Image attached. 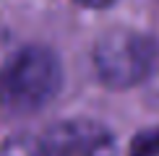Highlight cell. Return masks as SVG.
<instances>
[{"instance_id":"6da1fadb","label":"cell","mask_w":159,"mask_h":156,"mask_svg":"<svg viewBox=\"0 0 159 156\" xmlns=\"http://www.w3.org/2000/svg\"><path fill=\"white\" fill-rule=\"evenodd\" d=\"M63 83L57 55L47 47H21L0 68V104L11 112H37L55 99Z\"/></svg>"},{"instance_id":"7a4b0ae2","label":"cell","mask_w":159,"mask_h":156,"mask_svg":"<svg viewBox=\"0 0 159 156\" xmlns=\"http://www.w3.org/2000/svg\"><path fill=\"white\" fill-rule=\"evenodd\" d=\"M157 47L149 37L130 29H112L94 44L91 63L99 81L110 89H130L151 73Z\"/></svg>"},{"instance_id":"3957f363","label":"cell","mask_w":159,"mask_h":156,"mask_svg":"<svg viewBox=\"0 0 159 156\" xmlns=\"http://www.w3.org/2000/svg\"><path fill=\"white\" fill-rule=\"evenodd\" d=\"M37 143L39 156H117L115 135L94 120L57 122Z\"/></svg>"},{"instance_id":"277c9868","label":"cell","mask_w":159,"mask_h":156,"mask_svg":"<svg viewBox=\"0 0 159 156\" xmlns=\"http://www.w3.org/2000/svg\"><path fill=\"white\" fill-rule=\"evenodd\" d=\"M130 156H159V128H146L133 135L128 148Z\"/></svg>"},{"instance_id":"5b68a950","label":"cell","mask_w":159,"mask_h":156,"mask_svg":"<svg viewBox=\"0 0 159 156\" xmlns=\"http://www.w3.org/2000/svg\"><path fill=\"white\" fill-rule=\"evenodd\" d=\"M0 156H39V143L34 138H11L0 146Z\"/></svg>"},{"instance_id":"8992f818","label":"cell","mask_w":159,"mask_h":156,"mask_svg":"<svg viewBox=\"0 0 159 156\" xmlns=\"http://www.w3.org/2000/svg\"><path fill=\"white\" fill-rule=\"evenodd\" d=\"M81 8H89V11H102V8H110L115 0H76Z\"/></svg>"}]
</instances>
